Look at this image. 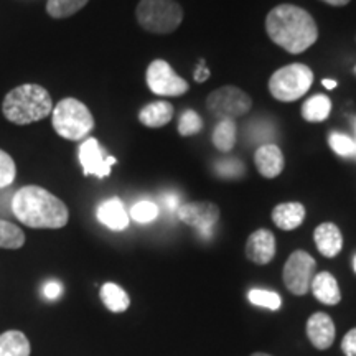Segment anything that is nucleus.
<instances>
[{"instance_id": "f257e3e1", "label": "nucleus", "mask_w": 356, "mask_h": 356, "mask_svg": "<svg viewBox=\"0 0 356 356\" xmlns=\"http://www.w3.org/2000/svg\"><path fill=\"white\" fill-rule=\"evenodd\" d=\"M266 32L277 47L292 55L307 51L318 40V26L314 17L305 8L292 3H280L267 13Z\"/></svg>"}, {"instance_id": "f03ea898", "label": "nucleus", "mask_w": 356, "mask_h": 356, "mask_svg": "<svg viewBox=\"0 0 356 356\" xmlns=\"http://www.w3.org/2000/svg\"><path fill=\"white\" fill-rule=\"evenodd\" d=\"M12 211L17 220L29 228L60 229L68 225V207L48 190L26 185L17 190L12 198Z\"/></svg>"}, {"instance_id": "7ed1b4c3", "label": "nucleus", "mask_w": 356, "mask_h": 356, "mask_svg": "<svg viewBox=\"0 0 356 356\" xmlns=\"http://www.w3.org/2000/svg\"><path fill=\"white\" fill-rule=\"evenodd\" d=\"M53 111L50 92L40 84H22L13 88L3 97L2 113L7 121L17 126L38 122L48 118Z\"/></svg>"}, {"instance_id": "20e7f679", "label": "nucleus", "mask_w": 356, "mask_h": 356, "mask_svg": "<svg viewBox=\"0 0 356 356\" xmlns=\"http://www.w3.org/2000/svg\"><path fill=\"white\" fill-rule=\"evenodd\" d=\"M51 124L56 134L66 140H81L95 129V118L84 102L65 97L51 111Z\"/></svg>"}, {"instance_id": "39448f33", "label": "nucleus", "mask_w": 356, "mask_h": 356, "mask_svg": "<svg viewBox=\"0 0 356 356\" xmlns=\"http://www.w3.org/2000/svg\"><path fill=\"white\" fill-rule=\"evenodd\" d=\"M136 17L145 32L168 35L184 22V8L175 0H140Z\"/></svg>"}, {"instance_id": "423d86ee", "label": "nucleus", "mask_w": 356, "mask_h": 356, "mask_svg": "<svg viewBox=\"0 0 356 356\" xmlns=\"http://www.w3.org/2000/svg\"><path fill=\"white\" fill-rule=\"evenodd\" d=\"M314 83V73L304 63H292L275 71L269 79V91L274 99L293 102L304 97Z\"/></svg>"}, {"instance_id": "0eeeda50", "label": "nucleus", "mask_w": 356, "mask_h": 356, "mask_svg": "<svg viewBox=\"0 0 356 356\" xmlns=\"http://www.w3.org/2000/svg\"><path fill=\"white\" fill-rule=\"evenodd\" d=\"M207 109L218 121L246 115L252 109V99L248 92L236 86H221L207 97Z\"/></svg>"}, {"instance_id": "6e6552de", "label": "nucleus", "mask_w": 356, "mask_h": 356, "mask_svg": "<svg viewBox=\"0 0 356 356\" xmlns=\"http://www.w3.org/2000/svg\"><path fill=\"white\" fill-rule=\"evenodd\" d=\"M147 86L157 96L175 97L188 92V83L175 73L165 60H154L145 73Z\"/></svg>"}, {"instance_id": "1a4fd4ad", "label": "nucleus", "mask_w": 356, "mask_h": 356, "mask_svg": "<svg viewBox=\"0 0 356 356\" xmlns=\"http://www.w3.org/2000/svg\"><path fill=\"white\" fill-rule=\"evenodd\" d=\"M315 262L309 252L296 251L289 256V259L284 266V284L292 292L293 296H305L310 291L312 279L315 275Z\"/></svg>"}, {"instance_id": "9d476101", "label": "nucleus", "mask_w": 356, "mask_h": 356, "mask_svg": "<svg viewBox=\"0 0 356 356\" xmlns=\"http://www.w3.org/2000/svg\"><path fill=\"white\" fill-rule=\"evenodd\" d=\"M177 218L207 239L213 234V228L220 220V208L211 202H191L178 208Z\"/></svg>"}, {"instance_id": "9b49d317", "label": "nucleus", "mask_w": 356, "mask_h": 356, "mask_svg": "<svg viewBox=\"0 0 356 356\" xmlns=\"http://www.w3.org/2000/svg\"><path fill=\"white\" fill-rule=\"evenodd\" d=\"M78 157L79 162H81L84 175H95L97 178L109 177L111 168L118 162L115 157L106 155L102 147L99 145V140L95 139V137H89V139H86L79 145Z\"/></svg>"}, {"instance_id": "f8f14e48", "label": "nucleus", "mask_w": 356, "mask_h": 356, "mask_svg": "<svg viewBox=\"0 0 356 356\" xmlns=\"http://www.w3.org/2000/svg\"><path fill=\"white\" fill-rule=\"evenodd\" d=\"M246 256L254 264H269L275 256V236L269 229H257L248 238Z\"/></svg>"}, {"instance_id": "ddd939ff", "label": "nucleus", "mask_w": 356, "mask_h": 356, "mask_svg": "<svg viewBox=\"0 0 356 356\" xmlns=\"http://www.w3.org/2000/svg\"><path fill=\"white\" fill-rule=\"evenodd\" d=\"M307 337L312 341V345L318 350H327L333 345L335 340V323L330 318V315L317 312L307 322Z\"/></svg>"}, {"instance_id": "4468645a", "label": "nucleus", "mask_w": 356, "mask_h": 356, "mask_svg": "<svg viewBox=\"0 0 356 356\" xmlns=\"http://www.w3.org/2000/svg\"><path fill=\"white\" fill-rule=\"evenodd\" d=\"M254 163L257 172L264 178H275L284 172V154L275 144H262L254 152Z\"/></svg>"}, {"instance_id": "2eb2a0df", "label": "nucleus", "mask_w": 356, "mask_h": 356, "mask_svg": "<svg viewBox=\"0 0 356 356\" xmlns=\"http://www.w3.org/2000/svg\"><path fill=\"white\" fill-rule=\"evenodd\" d=\"M314 239L320 254L325 257L338 256L343 248V236H341L340 228L333 222H322L317 226L314 231Z\"/></svg>"}, {"instance_id": "dca6fc26", "label": "nucleus", "mask_w": 356, "mask_h": 356, "mask_svg": "<svg viewBox=\"0 0 356 356\" xmlns=\"http://www.w3.org/2000/svg\"><path fill=\"white\" fill-rule=\"evenodd\" d=\"M97 220L113 231H122L129 226V215L119 198H111L97 208Z\"/></svg>"}, {"instance_id": "f3484780", "label": "nucleus", "mask_w": 356, "mask_h": 356, "mask_svg": "<svg viewBox=\"0 0 356 356\" xmlns=\"http://www.w3.org/2000/svg\"><path fill=\"white\" fill-rule=\"evenodd\" d=\"M305 207L299 202L280 203L273 210V221L279 229L292 231L304 222Z\"/></svg>"}, {"instance_id": "a211bd4d", "label": "nucleus", "mask_w": 356, "mask_h": 356, "mask_svg": "<svg viewBox=\"0 0 356 356\" xmlns=\"http://www.w3.org/2000/svg\"><path fill=\"white\" fill-rule=\"evenodd\" d=\"M310 291L314 292L315 299L325 305H337L341 300V292L340 287H338L337 279L330 273H327V270L314 275Z\"/></svg>"}, {"instance_id": "6ab92c4d", "label": "nucleus", "mask_w": 356, "mask_h": 356, "mask_svg": "<svg viewBox=\"0 0 356 356\" xmlns=\"http://www.w3.org/2000/svg\"><path fill=\"white\" fill-rule=\"evenodd\" d=\"M173 119V106L167 101H155L140 109L139 121L142 126L149 129H159L167 126Z\"/></svg>"}, {"instance_id": "aec40b11", "label": "nucleus", "mask_w": 356, "mask_h": 356, "mask_svg": "<svg viewBox=\"0 0 356 356\" xmlns=\"http://www.w3.org/2000/svg\"><path fill=\"white\" fill-rule=\"evenodd\" d=\"M0 356H30V341L25 333L8 330L0 335Z\"/></svg>"}, {"instance_id": "412c9836", "label": "nucleus", "mask_w": 356, "mask_h": 356, "mask_svg": "<svg viewBox=\"0 0 356 356\" xmlns=\"http://www.w3.org/2000/svg\"><path fill=\"white\" fill-rule=\"evenodd\" d=\"M101 300L106 305V309L114 312V314H121L126 312L131 305V299H129L127 292L118 284L108 282L101 287Z\"/></svg>"}, {"instance_id": "4be33fe9", "label": "nucleus", "mask_w": 356, "mask_h": 356, "mask_svg": "<svg viewBox=\"0 0 356 356\" xmlns=\"http://www.w3.org/2000/svg\"><path fill=\"white\" fill-rule=\"evenodd\" d=\"M332 101L325 95L312 96L302 104V118L307 122H322L330 115Z\"/></svg>"}, {"instance_id": "5701e85b", "label": "nucleus", "mask_w": 356, "mask_h": 356, "mask_svg": "<svg viewBox=\"0 0 356 356\" xmlns=\"http://www.w3.org/2000/svg\"><path fill=\"white\" fill-rule=\"evenodd\" d=\"M236 136H238V126L231 119L218 121L215 131H213V145L220 152H231L236 145Z\"/></svg>"}, {"instance_id": "b1692460", "label": "nucleus", "mask_w": 356, "mask_h": 356, "mask_svg": "<svg viewBox=\"0 0 356 356\" xmlns=\"http://www.w3.org/2000/svg\"><path fill=\"white\" fill-rule=\"evenodd\" d=\"M24 244V231L10 221L0 220V249H20Z\"/></svg>"}, {"instance_id": "393cba45", "label": "nucleus", "mask_w": 356, "mask_h": 356, "mask_svg": "<svg viewBox=\"0 0 356 356\" xmlns=\"http://www.w3.org/2000/svg\"><path fill=\"white\" fill-rule=\"evenodd\" d=\"M89 0H48L47 12L53 19H66L86 7Z\"/></svg>"}, {"instance_id": "a878e982", "label": "nucleus", "mask_w": 356, "mask_h": 356, "mask_svg": "<svg viewBox=\"0 0 356 356\" xmlns=\"http://www.w3.org/2000/svg\"><path fill=\"white\" fill-rule=\"evenodd\" d=\"M249 302L252 305L264 307V309L269 310H279L280 305H282V299H280L279 293L270 292V291H261V289H252L248 293Z\"/></svg>"}, {"instance_id": "bb28decb", "label": "nucleus", "mask_w": 356, "mask_h": 356, "mask_svg": "<svg viewBox=\"0 0 356 356\" xmlns=\"http://www.w3.org/2000/svg\"><path fill=\"white\" fill-rule=\"evenodd\" d=\"M328 145H330L333 152H337L340 157H351V155L356 154L355 140L350 139L345 134L332 132L330 137H328Z\"/></svg>"}, {"instance_id": "cd10ccee", "label": "nucleus", "mask_w": 356, "mask_h": 356, "mask_svg": "<svg viewBox=\"0 0 356 356\" xmlns=\"http://www.w3.org/2000/svg\"><path fill=\"white\" fill-rule=\"evenodd\" d=\"M202 129L203 121L195 111H185V113L181 114L180 121H178V134H180V136H195V134H198Z\"/></svg>"}, {"instance_id": "c85d7f7f", "label": "nucleus", "mask_w": 356, "mask_h": 356, "mask_svg": "<svg viewBox=\"0 0 356 356\" xmlns=\"http://www.w3.org/2000/svg\"><path fill=\"white\" fill-rule=\"evenodd\" d=\"M131 216L132 220L140 222V225L152 222L154 220H157L159 216V207L152 202H139L132 207Z\"/></svg>"}, {"instance_id": "c756f323", "label": "nucleus", "mask_w": 356, "mask_h": 356, "mask_svg": "<svg viewBox=\"0 0 356 356\" xmlns=\"http://www.w3.org/2000/svg\"><path fill=\"white\" fill-rule=\"evenodd\" d=\"M17 175V167L13 159L6 150L0 149V188L12 185Z\"/></svg>"}, {"instance_id": "7c9ffc66", "label": "nucleus", "mask_w": 356, "mask_h": 356, "mask_svg": "<svg viewBox=\"0 0 356 356\" xmlns=\"http://www.w3.org/2000/svg\"><path fill=\"white\" fill-rule=\"evenodd\" d=\"M216 172L220 173L221 177L234 178V177H239L241 173H244V165L234 159H225V160H221V162L216 163Z\"/></svg>"}, {"instance_id": "2f4dec72", "label": "nucleus", "mask_w": 356, "mask_h": 356, "mask_svg": "<svg viewBox=\"0 0 356 356\" xmlns=\"http://www.w3.org/2000/svg\"><path fill=\"white\" fill-rule=\"evenodd\" d=\"M341 350L346 356H356V328L350 330L341 341Z\"/></svg>"}, {"instance_id": "473e14b6", "label": "nucleus", "mask_w": 356, "mask_h": 356, "mask_svg": "<svg viewBox=\"0 0 356 356\" xmlns=\"http://www.w3.org/2000/svg\"><path fill=\"white\" fill-rule=\"evenodd\" d=\"M61 291H63V289H61L60 284H58L56 280H51V282L44 284V287H43V296L47 297L48 300H56L58 297L61 296Z\"/></svg>"}, {"instance_id": "72a5a7b5", "label": "nucleus", "mask_w": 356, "mask_h": 356, "mask_svg": "<svg viewBox=\"0 0 356 356\" xmlns=\"http://www.w3.org/2000/svg\"><path fill=\"white\" fill-rule=\"evenodd\" d=\"M163 204H165L168 211H175L177 213L178 208H180V202H178V197L175 193L165 195V197H163Z\"/></svg>"}, {"instance_id": "f704fd0d", "label": "nucleus", "mask_w": 356, "mask_h": 356, "mask_svg": "<svg viewBox=\"0 0 356 356\" xmlns=\"http://www.w3.org/2000/svg\"><path fill=\"white\" fill-rule=\"evenodd\" d=\"M208 78H210V70L207 68V65H204V61L202 60V63L198 65L197 73H195V81L203 83V81H207Z\"/></svg>"}, {"instance_id": "c9c22d12", "label": "nucleus", "mask_w": 356, "mask_h": 356, "mask_svg": "<svg viewBox=\"0 0 356 356\" xmlns=\"http://www.w3.org/2000/svg\"><path fill=\"white\" fill-rule=\"evenodd\" d=\"M322 2L328 3V6H333V7H343L346 3H350L351 0H322Z\"/></svg>"}, {"instance_id": "e433bc0d", "label": "nucleus", "mask_w": 356, "mask_h": 356, "mask_svg": "<svg viewBox=\"0 0 356 356\" xmlns=\"http://www.w3.org/2000/svg\"><path fill=\"white\" fill-rule=\"evenodd\" d=\"M322 84H323V86L327 88V89H335V88H337V81H335V79H323Z\"/></svg>"}, {"instance_id": "4c0bfd02", "label": "nucleus", "mask_w": 356, "mask_h": 356, "mask_svg": "<svg viewBox=\"0 0 356 356\" xmlns=\"http://www.w3.org/2000/svg\"><path fill=\"white\" fill-rule=\"evenodd\" d=\"M251 356H270V355H266V353H252Z\"/></svg>"}, {"instance_id": "58836bf2", "label": "nucleus", "mask_w": 356, "mask_h": 356, "mask_svg": "<svg viewBox=\"0 0 356 356\" xmlns=\"http://www.w3.org/2000/svg\"><path fill=\"white\" fill-rule=\"evenodd\" d=\"M353 267H355V273H356V256H355V261H353Z\"/></svg>"}, {"instance_id": "ea45409f", "label": "nucleus", "mask_w": 356, "mask_h": 356, "mask_svg": "<svg viewBox=\"0 0 356 356\" xmlns=\"http://www.w3.org/2000/svg\"><path fill=\"white\" fill-rule=\"evenodd\" d=\"M355 147H356V140H355Z\"/></svg>"}, {"instance_id": "a19ab883", "label": "nucleus", "mask_w": 356, "mask_h": 356, "mask_svg": "<svg viewBox=\"0 0 356 356\" xmlns=\"http://www.w3.org/2000/svg\"><path fill=\"white\" fill-rule=\"evenodd\" d=\"M355 71H356V68H355Z\"/></svg>"}]
</instances>
